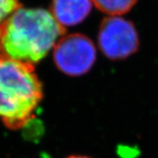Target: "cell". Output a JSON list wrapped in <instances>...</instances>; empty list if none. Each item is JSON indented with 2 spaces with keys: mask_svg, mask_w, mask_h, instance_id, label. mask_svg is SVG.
Returning <instances> with one entry per match:
<instances>
[{
  "mask_svg": "<svg viewBox=\"0 0 158 158\" xmlns=\"http://www.w3.org/2000/svg\"><path fill=\"white\" fill-rule=\"evenodd\" d=\"M65 31L49 11L20 7L0 24V55L34 64L48 55Z\"/></svg>",
  "mask_w": 158,
  "mask_h": 158,
  "instance_id": "6da1fadb",
  "label": "cell"
},
{
  "mask_svg": "<svg viewBox=\"0 0 158 158\" xmlns=\"http://www.w3.org/2000/svg\"><path fill=\"white\" fill-rule=\"evenodd\" d=\"M42 98V85L34 64L0 55V119L6 127H24Z\"/></svg>",
  "mask_w": 158,
  "mask_h": 158,
  "instance_id": "7a4b0ae2",
  "label": "cell"
},
{
  "mask_svg": "<svg viewBox=\"0 0 158 158\" xmlns=\"http://www.w3.org/2000/svg\"><path fill=\"white\" fill-rule=\"evenodd\" d=\"M96 48L87 36L72 34L62 37L54 47V62L57 69L70 77L90 71L96 61Z\"/></svg>",
  "mask_w": 158,
  "mask_h": 158,
  "instance_id": "3957f363",
  "label": "cell"
},
{
  "mask_svg": "<svg viewBox=\"0 0 158 158\" xmlns=\"http://www.w3.org/2000/svg\"><path fill=\"white\" fill-rule=\"evenodd\" d=\"M139 37L134 24L113 16L103 19L98 30V46L110 60H124L139 48Z\"/></svg>",
  "mask_w": 158,
  "mask_h": 158,
  "instance_id": "277c9868",
  "label": "cell"
},
{
  "mask_svg": "<svg viewBox=\"0 0 158 158\" xmlns=\"http://www.w3.org/2000/svg\"><path fill=\"white\" fill-rule=\"evenodd\" d=\"M91 0H52L51 13L63 27L83 22L90 14Z\"/></svg>",
  "mask_w": 158,
  "mask_h": 158,
  "instance_id": "5b68a950",
  "label": "cell"
},
{
  "mask_svg": "<svg viewBox=\"0 0 158 158\" xmlns=\"http://www.w3.org/2000/svg\"><path fill=\"white\" fill-rule=\"evenodd\" d=\"M97 8L111 16L125 14L135 6L137 0H91Z\"/></svg>",
  "mask_w": 158,
  "mask_h": 158,
  "instance_id": "8992f818",
  "label": "cell"
},
{
  "mask_svg": "<svg viewBox=\"0 0 158 158\" xmlns=\"http://www.w3.org/2000/svg\"><path fill=\"white\" fill-rule=\"evenodd\" d=\"M20 7L19 0H0V24Z\"/></svg>",
  "mask_w": 158,
  "mask_h": 158,
  "instance_id": "52a82bcc",
  "label": "cell"
},
{
  "mask_svg": "<svg viewBox=\"0 0 158 158\" xmlns=\"http://www.w3.org/2000/svg\"><path fill=\"white\" fill-rule=\"evenodd\" d=\"M67 158H91L89 156H79V155H76V156H70Z\"/></svg>",
  "mask_w": 158,
  "mask_h": 158,
  "instance_id": "ba28073f",
  "label": "cell"
}]
</instances>
